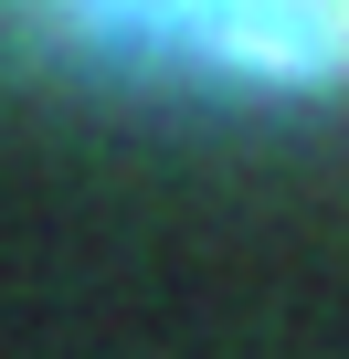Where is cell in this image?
Segmentation results:
<instances>
[{"label": "cell", "instance_id": "cell-1", "mask_svg": "<svg viewBox=\"0 0 349 359\" xmlns=\"http://www.w3.org/2000/svg\"><path fill=\"white\" fill-rule=\"evenodd\" d=\"M96 53H159L202 85L349 95V0H53Z\"/></svg>", "mask_w": 349, "mask_h": 359}]
</instances>
